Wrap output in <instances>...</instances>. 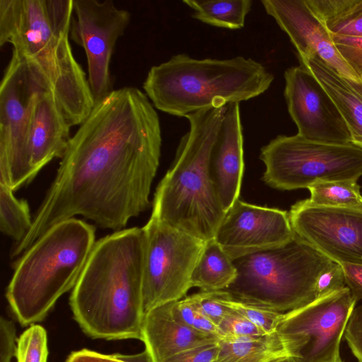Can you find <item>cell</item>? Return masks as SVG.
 Masks as SVG:
<instances>
[{
    "label": "cell",
    "mask_w": 362,
    "mask_h": 362,
    "mask_svg": "<svg viewBox=\"0 0 362 362\" xmlns=\"http://www.w3.org/2000/svg\"><path fill=\"white\" fill-rule=\"evenodd\" d=\"M65 362H125L117 354L107 355L87 349L71 352Z\"/></svg>",
    "instance_id": "cell-37"
},
{
    "label": "cell",
    "mask_w": 362,
    "mask_h": 362,
    "mask_svg": "<svg viewBox=\"0 0 362 362\" xmlns=\"http://www.w3.org/2000/svg\"><path fill=\"white\" fill-rule=\"evenodd\" d=\"M221 302L227 308L255 324L266 334L276 332L282 320L284 313L268 310L233 300L228 292L221 298Z\"/></svg>",
    "instance_id": "cell-28"
},
{
    "label": "cell",
    "mask_w": 362,
    "mask_h": 362,
    "mask_svg": "<svg viewBox=\"0 0 362 362\" xmlns=\"http://www.w3.org/2000/svg\"><path fill=\"white\" fill-rule=\"evenodd\" d=\"M356 300L348 287L283 314L276 330L296 362H332Z\"/></svg>",
    "instance_id": "cell-11"
},
{
    "label": "cell",
    "mask_w": 362,
    "mask_h": 362,
    "mask_svg": "<svg viewBox=\"0 0 362 362\" xmlns=\"http://www.w3.org/2000/svg\"><path fill=\"white\" fill-rule=\"evenodd\" d=\"M226 106L186 117L188 132L154 194L151 216L202 241L213 240L226 214L210 172V158Z\"/></svg>",
    "instance_id": "cell-4"
},
{
    "label": "cell",
    "mask_w": 362,
    "mask_h": 362,
    "mask_svg": "<svg viewBox=\"0 0 362 362\" xmlns=\"http://www.w3.org/2000/svg\"><path fill=\"white\" fill-rule=\"evenodd\" d=\"M273 362H296V361L291 358H280V359L276 360Z\"/></svg>",
    "instance_id": "cell-39"
},
{
    "label": "cell",
    "mask_w": 362,
    "mask_h": 362,
    "mask_svg": "<svg viewBox=\"0 0 362 362\" xmlns=\"http://www.w3.org/2000/svg\"><path fill=\"white\" fill-rule=\"evenodd\" d=\"M70 126L49 89L35 98L28 135V155L33 178L55 158H62L70 139Z\"/></svg>",
    "instance_id": "cell-18"
},
{
    "label": "cell",
    "mask_w": 362,
    "mask_h": 362,
    "mask_svg": "<svg viewBox=\"0 0 362 362\" xmlns=\"http://www.w3.org/2000/svg\"><path fill=\"white\" fill-rule=\"evenodd\" d=\"M284 76V97L297 134L314 141L351 144L346 123L313 75L299 65L288 68Z\"/></svg>",
    "instance_id": "cell-14"
},
{
    "label": "cell",
    "mask_w": 362,
    "mask_h": 362,
    "mask_svg": "<svg viewBox=\"0 0 362 362\" xmlns=\"http://www.w3.org/2000/svg\"><path fill=\"white\" fill-rule=\"evenodd\" d=\"M33 226L29 205L18 199L10 188L0 183V230L16 244L28 233Z\"/></svg>",
    "instance_id": "cell-26"
},
{
    "label": "cell",
    "mask_w": 362,
    "mask_h": 362,
    "mask_svg": "<svg viewBox=\"0 0 362 362\" xmlns=\"http://www.w3.org/2000/svg\"><path fill=\"white\" fill-rule=\"evenodd\" d=\"M262 180L280 190L308 188L319 181L356 180L362 176V148L353 144L278 135L262 147Z\"/></svg>",
    "instance_id": "cell-8"
},
{
    "label": "cell",
    "mask_w": 362,
    "mask_h": 362,
    "mask_svg": "<svg viewBox=\"0 0 362 362\" xmlns=\"http://www.w3.org/2000/svg\"><path fill=\"white\" fill-rule=\"evenodd\" d=\"M345 275L340 263L332 261L319 275L315 284L316 299L345 288Z\"/></svg>",
    "instance_id": "cell-31"
},
{
    "label": "cell",
    "mask_w": 362,
    "mask_h": 362,
    "mask_svg": "<svg viewBox=\"0 0 362 362\" xmlns=\"http://www.w3.org/2000/svg\"><path fill=\"white\" fill-rule=\"evenodd\" d=\"M262 6L289 37L297 56H316L344 78L362 83L334 46L329 31L305 0H262Z\"/></svg>",
    "instance_id": "cell-16"
},
{
    "label": "cell",
    "mask_w": 362,
    "mask_h": 362,
    "mask_svg": "<svg viewBox=\"0 0 362 362\" xmlns=\"http://www.w3.org/2000/svg\"><path fill=\"white\" fill-rule=\"evenodd\" d=\"M300 66L317 80L346 124L351 144L362 148V83L339 74L316 56H298Z\"/></svg>",
    "instance_id": "cell-20"
},
{
    "label": "cell",
    "mask_w": 362,
    "mask_h": 362,
    "mask_svg": "<svg viewBox=\"0 0 362 362\" xmlns=\"http://www.w3.org/2000/svg\"><path fill=\"white\" fill-rule=\"evenodd\" d=\"M295 236L287 211L238 199L226 213L214 240L235 260L284 245Z\"/></svg>",
    "instance_id": "cell-15"
},
{
    "label": "cell",
    "mask_w": 362,
    "mask_h": 362,
    "mask_svg": "<svg viewBox=\"0 0 362 362\" xmlns=\"http://www.w3.org/2000/svg\"><path fill=\"white\" fill-rule=\"evenodd\" d=\"M144 251L139 227L95 242L69 298L74 318L89 337L141 340Z\"/></svg>",
    "instance_id": "cell-2"
},
{
    "label": "cell",
    "mask_w": 362,
    "mask_h": 362,
    "mask_svg": "<svg viewBox=\"0 0 362 362\" xmlns=\"http://www.w3.org/2000/svg\"><path fill=\"white\" fill-rule=\"evenodd\" d=\"M117 356L124 361L125 362H148L146 360V356L145 352L144 351L141 354L136 355H122L120 354H117Z\"/></svg>",
    "instance_id": "cell-38"
},
{
    "label": "cell",
    "mask_w": 362,
    "mask_h": 362,
    "mask_svg": "<svg viewBox=\"0 0 362 362\" xmlns=\"http://www.w3.org/2000/svg\"><path fill=\"white\" fill-rule=\"evenodd\" d=\"M233 260L213 239L206 242L194 268L192 287L202 291H217L226 289L237 277Z\"/></svg>",
    "instance_id": "cell-22"
},
{
    "label": "cell",
    "mask_w": 362,
    "mask_h": 362,
    "mask_svg": "<svg viewBox=\"0 0 362 362\" xmlns=\"http://www.w3.org/2000/svg\"><path fill=\"white\" fill-rule=\"evenodd\" d=\"M48 354L47 332L40 325H31L17 340V362H47Z\"/></svg>",
    "instance_id": "cell-27"
},
{
    "label": "cell",
    "mask_w": 362,
    "mask_h": 362,
    "mask_svg": "<svg viewBox=\"0 0 362 362\" xmlns=\"http://www.w3.org/2000/svg\"><path fill=\"white\" fill-rule=\"evenodd\" d=\"M142 228L143 305L146 313L186 296L192 288V274L206 242L153 216Z\"/></svg>",
    "instance_id": "cell-10"
},
{
    "label": "cell",
    "mask_w": 362,
    "mask_h": 362,
    "mask_svg": "<svg viewBox=\"0 0 362 362\" xmlns=\"http://www.w3.org/2000/svg\"><path fill=\"white\" fill-rule=\"evenodd\" d=\"M45 89L51 90L42 74L13 52L0 87V183L13 191L33 179L28 135L35 98Z\"/></svg>",
    "instance_id": "cell-9"
},
{
    "label": "cell",
    "mask_w": 362,
    "mask_h": 362,
    "mask_svg": "<svg viewBox=\"0 0 362 362\" xmlns=\"http://www.w3.org/2000/svg\"><path fill=\"white\" fill-rule=\"evenodd\" d=\"M93 225L75 218L53 226L17 262L6 296L23 326L43 320L75 286L95 243Z\"/></svg>",
    "instance_id": "cell-6"
},
{
    "label": "cell",
    "mask_w": 362,
    "mask_h": 362,
    "mask_svg": "<svg viewBox=\"0 0 362 362\" xmlns=\"http://www.w3.org/2000/svg\"><path fill=\"white\" fill-rule=\"evenodd\" d=\"M219 351L218 341L185 350L166 362H212Z\"/></svg>",
    "instance_id": "cell-35"
},
{
    "label": "cell",
    "mask_w": 362,
    "mask_h": 362,
    "mask_svg": "<svg viewBox=\"0 0 362 362\" xmlns=\"http://www.w3.org/2000/svg\"><path fill=\"white\" fill-rule=\"evenodd\" d=\"M329 35L339 53L362 79V37Z\"/></svg>",
    "instance_id": "cell-30"
},
{
    "label": "cell",
    "mask_w": 362,
    "mask_h": 362,
    "mask_svg": "<svg viewBox=\"0 0 362 362\" xmlns=\"http://www.w3.org/2000/svg\"><path fill=\"white\" fill-rule=\"evenodd\" d=\"M273 81L274 75L251 58L197 59L178 54L152 66L143 88L155 108L186 117L259 96Z\"/></svg>",
    "instance_id": "cell-5"
},
{
    "label": "cell",
    "mask_w": 362,
    "mask_h": 362,
    "mask_svg": "<svg viewBox=\"0 0 362 362\" xmlns=\"http://www.w3.org/2000/svg\"><path fill=\"white\" fill-rule=\"evenodd\" d=\"M16 329L14 322L4 317L0 319V362H11L16 356Z\"/></svg>",
    "instance_id": "cell-34"
},
{
    "label": "cell",
    "mask_w": 362,
    "mask_h": 362,
    "mask_svg": "<svg viewBox=\"0 0 362 362\" xmlns=\"http://www.w3.org/2000/svg\"><path fill=\"white\" fill-rule=\"evenodd\" d=\"M161 144L159 117L147 95L134 87L113 90L70 138L33 226L13 245L11 257L77 215L103 228L122 230L150 206Z\"/></svg>",
    "instance_id": "cell-1"
},
{
    "label": "cell",
    "mask_w": 362,
    "mask_h": 362,
    "mask_svg": "<svg viewBox=\"0 0 362 362\" xmlns=\"http://www.w3.org/2000/svg\"><path fill=\"white\" fill-rule=\"evenodd\" d=\"M130 21L128 11L110 0H73L71 38L85 50L95 104L112 90L110 64L118 39Z\"/></svg>",
    "instance_id": "cell-12"
},
{
    "label": "cell",
    "mask_w": 362,
    "mask_h": 362,
    "mask_svg": "<svg viewBox=\"0 0 362 362\" xmlns=\"http://www.w3.org/2000/svg\"><path fill=\"white\" fill-rule=\"evenodd\" d=\"M332 362H343V361L341 359V358H338L337 360L336 361H334Z\"/></svg>",
    "instance_id": "cell-40"
},
{
    "label": "cell",
    "mask_w": 362,
    "mask_h": 362,
    "mask_svg": "<svg viewBox=\"0 0 362 362\" xmlns=\"http://www.w3.org/2000/svg\"><path fill=\"white\" fill-rule=\"evenodd\" d=\"M244 170L243 136L239 103L226 106L210 158V172L226 213L238 199Z\"/></svg>",
    "instance_id": "cell-17"
},
{
    "label": "cell",
    "mask_w": 362,
    "mask_h": 362,
    "mask_svg": "<svg viewBox=\"0 0 362 362\" xmlns=\"http://www.w3.org/2000/svg\"><path fill=\"white\" fill-rule=\"evenodd\" d=\"M218 342L219 351L212 362H273L291 358L277 332L260 337H245L238 342Z\"/></svg>",
    "instance_id": "cell-21"
},
{
    "label": "cell",
    "mask_w": 362,
    "mask_h": 362,
    "mask_svg": "<svg viewBox=\"0 0 362 362\" xmlns=\"http://www.w3.org/2000/svg\"><path fill=\"white\" fill-rule=\"evenodd\" d=\"M344 335L354 356L362 362V304L354 308Z\"/></svg>",
    "instance_id": "cell-33"
},
{
    "label": "cell",
    "mask_w": 362,
    "mask_h": 362,
    "mask_svg": "<svg viewBox=\"0 0 362 362\" xmlns=\"http://www.w3.org/2000/svg\"><path fill=\"white\" fill-rule=\"evenodd\" d=\"M226 294V291H200L192 296L196 308L205 317L218 326L231 311L221 302V298Z\"/></svg>",
    "instance_id": "cell-29"
},
{
    "label": "cell",
    "mask_w": 362,
    "mask_h": 362,
    "mask_svg": "<svg viewBox=\"0 0 362 362\" xmlns=\"http://www.w3.org/2000/svg\"><path fill=\"white\" fill-rule=\"evenodd\" d=\"M218 327L221 333V337L225 335L242 337L266 335L255 324L232 310L220 322Z\"/></svg>",
    "instance_id": "cell-32"
},
{
    "label": "cell",
    "mask_w": 362,
    "mask_h": 362,
    "mask_svg": "<svg viewBox=\"0 0 362 362\" xmlns=\"http://www.w3.org/2000/svg\"><path fill=\"white\" fill-rule=\"evenodd\" d=\"M308 189V199L315 205L362 210V194L356 180L319 181Z\"/></svg>",
    "instance_id": "cell-25"
},
{
    "label": "cell",
    "mask_w": 362,
    "mask_h": 362,
    "mask_svg": "<svg viewBox=\"0 0 362 362\" xmlns=\"http://www.w3.org/2000/svg\"><path fill=\"white\" fill-rule=\"evenodd\" d=\"M288 214L296 235L329 259L362 264V210L317 206L306 199Z\"/></svg>",
    "instance_id": "cell-13"
},
{
    "label": "cell",
    "mask_w": 362,
    "mask_h": 362,
    "mask_svg": "<svg viewBox=\"0 0 362 362\" xmlns=\"http://www.w3.org/2000/svg\"><path fill=\"white\" fill-rule=\"evenodd\" d=\"M330 33L362 37V0H305Z\"/></svg>",
    "instance_id": "cell-23"
},
{
    "label": "cell",
    "mask_w": 362,
    "mask_h": 362,
    "mask_svg": "<svg viewBox=\"0 0 362 362\" xmlns=\"http://www.w3.org/2000/svg\"><path fill=\"white\" fill-rule=\"evenodd\" d=\"M193 18L216 27L236 30L244 26L252 5L250 0H185Z\"/></svg>",
    "instance_id": "cell-24"
},
{
    "label": "cell",
    "mask_w": 362,
    "mask_h": 362,
    "mask_svg": "<svg viewBox=\"0 0 362 362\" xmlns=\"http://www.w3.org/2000/svg\"><path fill=\"white\" fill-rule=\"evenodd\" d=\"M332 261L296 235L284 245L233 260L237 277L224 291L233 300L286 313L316 299L317 279Z\"/></svg>",
    "instance_id": "cell-7"
},
{
    "label": "cell",
    "mask_w": 362,
    "mask_h": 362,
    "mask_svg": "<svg viewBox=\"0 0 362 362\" xmlns=\"http://www.w3.org/2000/svg\"><path fill=\"white\" fill-rule=\"evenodd\" d=\"M73 0H0V46L39 71L70 127L80 125L95 101L74 57L69 34Z\"/></svg>",
    "instance_id": "cell-3"
},
{
    "label": "cell",
    "mask_w": 362,
    "mask_h": 362,
    "mask_svg": "<svg viewBox=\"0 0 362 362\" xmlns=\"http://www.w3.org/2000/svg\"><path fill=\"white\" fill-rule=\"evenodd\" d=\"M171 303L157 306L144 315L141 341L145 345L148 362H166L185 350L218 341L178 322L173 315Z\"/></svg>",
    "instance_id": "cell-19"
},
{
    "label": "cell",
    "mask_w": 362,
    "mask_h": 362,
    "mask_svg": "<svg viewBox=\"0 0 362 362\" xmlns=\"http://www.w3.org/2000/svg\"><path fill=\"white\" fill-rule=\"evenodd\" d=\"M344 272L346 286L356 300L362 299V264H341Z\"/></svg>",
    "instance_id": "cell-36"
}]
</instances>
